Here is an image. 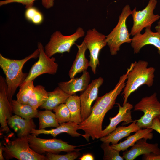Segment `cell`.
Instances as JSON below:
<instances>
[{
	"label": "cell",
	"mask_w": 160,
	"mask_h": 160,
	"mask_svg": "<svg viewBox=\"0 0 160 160\" xmlns=\"http://www.w3.org/2000/svg\"><path fill=\"white\" fill-rule=\"evenodd\" d=\"M129 70L121 76L114 88L103 96L98 97L91 108L89 116L78 124V129L85 132L84 137L88 141L90 137L93 140L101 137L102 125L106 113L115 104L118 96L123 90L125 84Z\"/></svg>",
	"instance_id": "cell-1"
},
{
	"label": "cell",
	"mask_w": 160,
	"mask_h": 160,
	"mask_svg": "<svg viewBox=\"0 0 160 160\" xmlns=\"http://www.w3.org/2000/svg\"><path fill=\"white\" fill-rule=\"evenodd\" d=\"M38 48L32 53L20 60L11 59L5 57L0 54V66L5 75L7 84V96L11 103L12 97L18 87L24 81L28 73L23 72L24 64L29 60L39 57Z\"/></svg>",
	"instance_id": "cell-2"
},
{
	"label": "cell",
	"mask_w": 160,
	"mask_h": 160,
	"mask_svg": "<svg viewBox=\"0 0 160 160\" xmlns=\"http://www.w3.org/2000/svg\"><path fill=\"white\" fill-rule=\"evenodd\" d=\"M134 65L129 72L122 95H123V105L127 102L130 95L143 85L151 87L155 77V69L148 67V62L140 60L134 62Z\"/></svg>",
	"instance_id": "cell-3"
},
{
	"label": "cell",
	"mask_w": 160,
	"mask_h": 160,
	"mask_svg": "<svg viewBox=\"0 0 160 160\" xmlns=\"http://www.w3.org/2000/svg\"><path fill=\"white\" fill-rule=\"evenodd\" d=\"M132 11L129 5L125 6L119 17L116 26L109 34L106 36V41L112 55L117 54L122 44L131 42L132 39L130 38L131 35L127 28L126 20L131 15Z\"/></svg>",
	"instance_id": "cell-4"
},
{
	"label": "cell",
	"mask_w": 160,
	"mask_h": 160,
	"mask_svg": "<svg viewBox=\"0 0 160 160\" xmlns=\"http://www.w3.org/2000/svg\"><path fill=\"white\" fill-rule=\"evenodd\" d=\"M4 145L3 155L6 159L48 160L46 156L36 153L30 148L27 137L9 140Z\"/></svg>",
	"instance_id": "cell-5"
},
{
	"label": "cell",
	"mask_w": 160,
	"mask_h": 160,
	"mask_svg": "<svg viewBox=\"0 0 160 160\" xmlns=\"http://www.w3.org/2000/svg\"><path fill=\"white\" fill-rule=\"evenodd\" d=\"M83 28L78 27L73 34L64 36L59 31H56L51 35L50 40L44 47L45 52L49 57L58 53L70 52L72 46L76 44V41L79 38L85 36Z\"/></svg>",
	"instance_id": "cell-6"
},
{
	"label": "cell",
	"mask_w": 160,
	"mask_h": 160,
	"mask_svg": "<svg viewBox=\"0 0 160 160\" xmlns=\"http://www.w3.org/2000/svg\"><path fill=\"white\" fill-rule=\"evenodd\" d=\"M134 110L144 113L140 119L135 120L140 129L150 128L153 120L160 116V102L156 92L149 96L144 97L134 107Z\"/></svg>",
	"instance_id": "cell-7"
},
{
	"label": "cell",
	"mask_w": 160,
	"mask_h": 160,
	"mask_svg": "<svg viewBox=\"0 0 160 160\" xmlns=\"http://www.w3.org/2000/svg\"><path fill=\"white\" fill-rule=\"evenodd\" d=\"M27 137L30 148L41 155L45 153L58 154L62 151L68 152L80 150L76 149L77 146L70 145L61 139H42L31 134L28 135Z\"/></svg>",
	"instance_id": "cell-8"
},
{
	"label": "cell",
	"mask_w": 160,
	"mask_h": 160,
	"mask_svg": "<svg viewBox=\"0 0 160 160\" xmlns=\"http://www.w3.org/2000/svg\"><path fill=\"white\" fill-rule=\"evenodd\" d=\"M157 3V0H149L146 6L141 11H137L135 7L132 11L133 25L130 35L134 36L141 33L144 28L151 26L153 23L160 18L158 14L155 15L153 11Z\"/></svg>",
	"instance_id": "cell-9"
},
{
	"label": "cell",
	"mask_w": 160,
	"mask_h": 160,
	"mask_svg": "<svg viewBox=\"0 0 160 160\" xmlns=\"http://www.w3.org/2000/svg\"><path fill=\"white\" fill-rule=\"evenodd\" d=\"M83 41L89 52V66L93 73L95 74L97 66L99 64L100 52L107 45L106 36L93 28L87 31Z\"/></svg>",
	"instance_id": "cell-10"
},
{
	"label": "cell",
	"mask_w": 160,
	"mask_h": 160,
	"mask_svg": "<svg viewBox=\"0 0 160 160\" xmlns=\"http://www.w3.org/2000/svg\"><path fill=\"white\" fill-rule=\"evenodd\" d=\"M37 47L39 53V59L32 66L24 82L33 81L39 76L44 73L54 75L57 71L58 65L55 62V58L50 57L47 55L41 42L38 43Z\"/></svg>",
	"instance_id": "cell-11"
},
{
	"label": "cell",
	"mask_w": 160,
	"mask_h": 160,
	"mask_svg": "<svg viewBox=\"0 0 160 160\" xmlns=\"http://www.w3.org/2000/svg\"><path fill=\"white\" fill-rule=\"evenodd\" d=\"M104 81L100 77L92 80L84 92L79 96L81 105V116L82 121L86 119L91 113V105L98 97L99 89Z\"/></svg>",
	"instance_id": "cell-12"
},
{
	"label": "cell",
	"mask_w": 160,
	"mask_h": 160,
	"mask_svg": "<svg viewBox=\"0 0 160 160\" xmlns=\"http://www.w3.org/2000/svg\"><path fill=\"white\" fill-rule=\"evenodd\" d=\"M7 86L5 79L0 76V123L1 132L8 133L10 129L7 120L13 113L11 103L7 96Z\"/></svg>",
	"instance_id": "cell-13"
},
{
	"label": "cell",
	"mask_w": 160,
	"mask_h": 160,
	"mask_svg": "<svg viewBox=\"0 0 160 160\" xmlns=\"http://www.w3.org/2000/svg\"><path fill=\"white\" fill-rule=\"evenodd\" d=\"M130 43L134 54L139 53L143 47L149 44L157 48L160 56V35L157 32L151 31V26L145 28L144 33H139L134 36Z\"/></svg>",
	"instance_id": "cell-14"
},
{
	"label": "cell",
	"mask_w": 160,
	"mask_h": 160,
	"mask_svg": "<svg viewBox=\"0 0 160 160\" xmlns=\"http://www.w3.org/2000/svg\"><path fill=\"white\" fill-rule=\"evenodd\" d=\"M147 140L142 138L138 140L129 150H127L123 153L122 157L126 160H133L141 155L150 153L160 154L158 144L148 143Z\"/></svg>",
	"instance_id": "cell-15"
},
{
	"label": "cell",
	"mask_w": 160,
	"mask_h": 160,
	"mask_svg": "<svg viewBox=\"0 0 160 160\" xmlns=\"http://www.w3.org/2000/svg\"><path fill=\"white\" fill-rule=\"evenodd\" d=\"M117 104L119 107V112L115 117L109 118L110 124L102 131L101 137L108 135L114 130L121 122L123 121L125 124L132 121L131 110L133 108V105L128 102L122 106L119 103Z\"/></svg>",
	"instance_id": "cell-16"
},
{
	"label": "cell",
	"mask_w": 160,
	"mask_h": 160,
	"mask_svg": "<svg viewBox=\"0 0 160 160\" xmlns=\"http://www.w3.org/2000/svg\"><path fill=\"white\" fill-rule=\"evenodd\" d=\"M90 76L87 71L83 72L79 77L73 78L68 81L60 82L58 86L65 93L71 95L84 90L89 83Z\"/></svg>",
	"instance_id": "cell-17"
},
{
	"label": "cell",
	"mask_w": 160,
	"mask_h": 160,
	"mask_svg": "<svg viewBox=\"0 0 160 160\" xmlns=\"http://www.w3.org/2000/svg\"><path fill=\"white\" fill-rule=\"evenodd\" d=\"M8 125L17 133L18 137H27L36 125L33 119H23L15 115L7 120Z\"/></svg>",
	"instance_id": "cell-18"
},
{
	"label": "cell",
	"mask_w": 160,
	"mask_h": 160,
	"mask_svg": "<svg viewBox=\"0 0 160 160\" xmlns=\"http://www.w3.org/2000/svg\"><path fill=\"white\" fill-rule=\"evenodd\" d=\"M78 124L69 121L60 124L58 127L50 130L33 129L31 132V134L36 136L40 134L51 135L55 137L60 134L66 133L73 137H78L80 136L83 137L84 134H80L77 132V130H78Z\"/></svg>",
	"instance_id": "cell-19"
},
{
	"label": "cell",
	"mask_w": 160,
	"mask_h": 160,
	"mask_svg": "<svg viewBox=\"0 0 160 160\" xmlns=\"http://www.w3.org/2000/svg\"><path fill=\"white\" fill-rule=\"evenodd\" d=\"M78 48L75 59L68 73L70 78L74 77L76 74L87 71L89 66V62L86 57L85 52L87 48L83 41L80 45L76 44Z\"/></svg>",
	"instance_id": "cell-20"
},
{
	"label": "cell",
	"mask_w": 160,
	"mask_h": 160,
	"mask_svg": "<svg viewBox=\"0 0 160 160\" xmlns=\"http://www.w3.org/2000/svg\"><path fill=\"white\" fill-rule=\"evenodd\" d=\"M132 123L129 126H119L108 135L100 138L102 142L111 143L112 145L116 144L123 138L128 136L133 132H135L140 129L136 124V121H132Z\"/></svg>",
	"instance_id": "cell-21"
},
{
	"label": "cell",
	"mask_w": 160,
	"mask_h": 160,
	"mask_svg": "<svg viewBox=\"0 0 160 160\" xmlns=\"http://www.w3.org/2000/svg\"><path fill=\"white\" fill-rule=\"evenodd\" d=\"M153 130L151 128L140 129L136 132L134 135L127 138L125 140L116 144L112 145L111 146L113 149L120 151H125L129 147L133 145L140 139H152L153 137Z\"/></svg>",
	"instance_id": "cell-22"
},
{
	"label": "cell",
	"mask_w": 160,
	"mask_h": 160,
	"mask_svg": "<svg viewBox=\"0 0 160 160\" xmlns=\"http://www.w3.org/2000/svg\"><path fill=\"white\" fill-rule=\"evenodd\" d=\"M70 95L65 93L58 86L52 92H48V97L39 107L41 109L53 110L62 103H65Z\"/></svg>",
	"instance_id": "cell-23"
},
{
	"label": "cell",
	"mask_w": 160,
	"mask_h": 160,
	"mask_svg": "<svg viewBox=\"0 0 160 160\" xmlns=\"http://www.w3.org/2000/svg\"><path fill=\"white\" fill-rule=\"evenodd\" d=\"M70 113V121L78 124L82 121L81 116V105L79 96L72 95L67 99L65 103Z\"/></svg>",
	"instance_id": "cell-24"
},
{
	"label": "cell",
	"mask_w": 160,
	"mask_h": 160,
	"mask_svg": "<svg viewBox=\"0 0 160 160\" xmlns=\"http://www.w3.org/2000/svg\"><path fill=\"white\" fill-rule=\"evenodd\" d=\"M11 103L13 113L23 118L27 119L38 118V111L28 104H24L17 100H12Z\"/></svg>",
	"instance_id": "cell-25"
},
{
	"label": "cell",
	"mask_w": 160,
	"mask_h": 160,
	"mask_svg": "<svg viewBox=\"0 0 160 160\" xmlns=\"http://www.w3.org/2000/svg\"><path fill=\"white\" fill-rule=\"evenodd\" d=\"M48 97V92L45 89V87L41 85H38L34 87L28 104L34 109H37Z\"/></svg>",
	"instance_id": "cell-26"
},
{
	"label": "cell",
	"mask_w": 160,
	"mask_h": 160,
	"mask_svg": "<svg viewBox=\"0 0 160 160\" xmlns=\"http://www.w3.org/2000/svg\"><path fill=\"white\" fill-rule=\"evenodd\" d=\"M39 129L51 127H57L60 125L55 113L51 110H45L38 111Z\"/></svg>",
	"instance_id": "cell-27"
},
{
	"label": "cell",
	"mask_w": 160,
	"mask_h": 160,
	"mask_svg": "<svg viewBox=\"0 0 160 160\" xmlns=\"http://www.w3.org/2000/svg\"><path fill=\"white\" fill-rule=\"evenodd\" d=\"M19 87V92L16 95L17 100L22 104H28L35 87L33 81L24 82Z\"/></svg>",
	"instance_id": "cell-28"
},
{
	"label": "cell",
	"mask_w": 160,
	"mask_h": 160,
	"mask_svg": "<svg viewBox=\"0 0 160 160\" xmlns=\"http://www.w3.org/2000/svg\"><path fill=\"white\" fill-rule=\"evenodd\" d=\"M101 147L103 150L104 160H123L124 158L119 154L120 151L113 148L110 145V143L103 142Z\"/></svg>",
	"instance_id": "cell-29"
},
{
	"label": "cell",
	"mask_w": 160,
	"mask_h": 160,
	"mask_svg": "<svg viewBox=\"0 0 160 160\" xmlns=\"http://www.w3.org/2000/svg\"><path fill=\"white\" fill-rule=\"evenodd\" d=\"M36 0H5L0 1V6L6 5L12 3H18L21 4L25 6L27 9L33 6L34 2ZM42 5L45 8L48 9L53 7L54 0H41Z\"/></svg>",
	"instance_id": "cell-30"
},
{
	"label": "cell",
	"mask_w": 160,
	"mask_h": 160,
	"mask_svg": "<svg viewBox=\"0 0 160 160\" xmlns=\"http://www.w3.org/2000/svg\"><path fill=\"white\" fill-rule=\"evenodd\" d=\"M25 17L27 20L36 25L41 24L44 20L43 14L33 6L26 9Z\"/></svg>",
	"instance_id": "cell-31"
},
{
	"label": "cell",
	"mask_w": 160,
	"mask_h": 160,
	"mask_svg": "<svg viewBox=\"0 0 160 160\" xmlns=\"http://www.w3.org/2000/svg\"><path fill=\"white\" fill-rule=\"evenodd\" d=\"M60 124L70 121V113L65 103H62L53 109Z\"/></svg>",
	"instance_id": "cell-32"
},
{
	"label": "cell",
	"mask_w": 160,
	"mask_h": 160,
	"mask_svg": "<svg viewBox=\"0 0 160 160\" xmlns=\"http://www.w3.org/2000/svg\"><path fill=\"white\" fill-rule=\"evenodd\" d=\"M67 153L65 155L47 153L46 156L48 160H74L80 155L79 151H73Z\"/></svg>",
	"instance_id": "cell-33"
},
{
	"label": "cell",
	"mask_w": 160,
	"mask_h": 160,
	"mask_svg": "<svg viewBox=\"0 0 160 160\" xmlns=\"http://www.w3.org/2000/svg\"><path fill=\"white\" fill-rule=\"evenodd\" d=\"M142 160H160V154H157L153 153L143 155Z\"/></svg>",
	"instance_id": "cell-34"
},
{
	"label": "cell",
	"mask_w": 160,
	"mask_h": 160,
	"mask_svg": "<svg viewBox=\"0 0 160 160\" xmlns=\"http://www.w3.org/2000/svg\"><path fill=\"white\" fill-rule=\"evenodd\" d=\"M160 134V120L159 118H156L153 120L152 125L150 127Z\"/></svg>",
	"instance_id": "cell-35"
},
{
	"label": "cell",
	"mask_w": 160,
	"mask_h": 160,
	"mask_svg": "<svg viewBox=\"0 0 160 160\" xmlns=\"http://www.w3.org/2000/svg\"><path fill=\"white\" fill-rule=\"evenodd\" d=\"M80 160H94V158L91 154L88 153L83 154V155L79 158Z\"/></svg>",
	"instance_id": "cell-36"
},
{
	"label": "cell",
	"mask_w": 160,
	"mask_h": 160,
	"mask_svg": "<svg viewBox=\"0 0 160 160\" xmlns=\"http://www.w3.org/2000/svg\"><path fill=\"white\" fill-rule=\"evenodd\" d=\"M3 146H2L0 143V160H4V157L3 155Z\"/></svg>",
	"instance_id": "cell-37"
},
{
	"label": "cell",
	"mask_w": 160,
	"mask_h": 160,
	"mask_svg": "<svg viewBox=\"0 0 160 160\" xmlns=\"http://www.w3.org/2000/svg\"><path fill=\"white\" fill-rule=\"evenodd\" d=\"M155 28L156 32L160 35V20L158 22L157 25L155 26Z\"/></svg>",
	"instance_id": "cell-38"
},
{
	"label": "cell",
	"mask_w": 160,
	"mask_h": 160,
	"mask_svg": "<svg viewBox=\"0 0 160 160\" xmlns=\"http://www.w3.org/2000/svg\"><path fill=\"white\" fill-rule=\"evenodd\" d=\"M159 119L160 120V117H159Z\"/></svg>",
	"instance_id": "cell-39"
}]
</instances>
